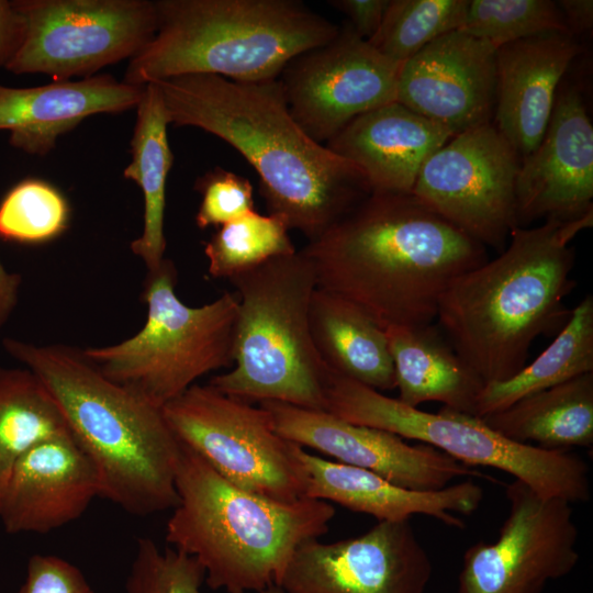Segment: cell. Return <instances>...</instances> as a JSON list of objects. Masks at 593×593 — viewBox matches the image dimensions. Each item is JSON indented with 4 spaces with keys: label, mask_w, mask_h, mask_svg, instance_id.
Masks as SVG:
<instances>
[{
    "label": "cell",
    "mask_w": 593,
    "mask_h": 593,
    "mask_svg": "<svg viewBox=\"0 0 593 593\" xmlns=\"http://www.w3.org/2000/svg\"><path fill=\"white\" fill-rule=\"evenodd\" d=\"M169 124L234 147L259 176L269 214L312 240L370 194L361 171L314 141L291 115L278 79L193 74L154 81Z\"/></svg>",
    "instance_id": "obj_1"
},
{
    "label": "cell",
    "mask_w": 593,
    "mask_h": 593,
    "mask_svg": "<svg viewBox=\"0 0 593 593\" xmlns=\"http://www.w3.org/2000/svg\"><path fill=\"white\" fill-rule=\"evenodd\" d=\"M301 251L318 288L383 328L432 324L448 286L488 260L485 246L412 193H370Z\"/></svg>",
    "instance_id": "obj_2"
},
{
    "label": "cell",
    "mask_w": 593,
    "mask_h": 593,
    "mask_svg": "<svg viewBox=\"0 0 593 593\" xmlns=\"http://www.w3.org/2000/svg\"><path fill=\"white\" fill-rule=\"evenodd\" d=\"M593 213L516 227L492 260L457 277L441 294L436 318L456 353L484 383L506 380L527 362L539 335L563 326V300L574 288L571 240Z\"/></svg>",
    "instance_id": "obj_3"
},
{
    "label": "cell",
    "mask_w": 593,
    "mask_h": 593,
    "mask_svg": "<svg viewBox=\"0 0 593 593\" xmlns=\"http://www.w3.org/2000/svg\"><path fill=\"white\" fill-rule=\"evenodd\" d=\"M3 349L45 385L98 470L101 496L148 516L178 503L181 444L158 407L104 377L82 349L5 337Z\"/></svg>",
    "instance_id": "obj_4"
},
{
    "label": "cell",
    "mask_w": 593,
    "mask_h": 593,
    "mask_svg": "<svg viewBox=\"0 0 593 593\" xmlns=\"http://www.w3.org/2000/svg\"><path fill=\"white\" fill-rule=\"evenodd\" d=\"M176 490L166 540L197 559L210 589L226 593L280 585L296 548L326 534L335 516L326 501L277 502L244 491L182 444Z\"/></svg>",
    "instance_id": "obj_5"
},
{
    "label": "cell",
    "mask_w": 593,
    "mask_h": 593,
    "mask_svg": "<svg viewBox=\"0 0 593 593\" xmlns=\"http://www.w3.org/2000/svg\"><path fill=\"white\" fill-rule=\"evenodd\" d=\"M157 31L130 59L124 82L145 86L206 74L234 81L278 79L298 55L339 26L298 0H156Z\"/></svg>",
    "instance_id": "obj_6"
},
{
    "label": "cell",
    "mask_w": 593,
    "mask_h": 593,
    "mask_svg": "<svg viewBox=\"0 0 593 593\" xmlns=\"http://www.w3.org/2000/svg\"><path fill=\"white\" fill-rule=\"evenodd\" d=\"M230 281L238 296L235 367L209 384L246 402L278 401L325 411L328 369L309 324L317 288L310 259L301 250L278 256Z\"/></svg>",
    "instance_id": "obj_7"
},
{
    "label": "cell",
    "mask_w": 593,
    "mask_h": 593,
    "mask_svg": "<svg viewBox=\"0 0 593 593\" xmlns=\"http://www.w3.org/2000/svg\"><path fill=\"white\" fill-rule=\"evenodd\" d=\"M176 281L174 262L165 258L145 279L144 326L118 344L82 349L104 377L158 407L202 376L234 363L237 294L225 291L192 307L178 299Z\"/></svg>",
    "instance_id": "obj_8"
},
{
    "label": "cell",
    "mask_w": 593,
    "mask_h": 593,
    "mask_svg": "<svg viewBox=\"0 0 593 593\" xmlns=\"http://www.w3.org/2000/svg\"><path fill=\"white\" fill-rule=\"evenodd\" d=\"M325 411L346 422L422 441L461 463L512 474L544 496L569 503L591 496L589 466L568 450H547L512 441L480 417L443 406L430 413L355 380L327 371Z\"/></svg>",
    "instance_id": "obj_9"
},
{
    "label": "cell",
    "mask_w": 593,
    "mask_h": 593,
    "mask_svg": "<svg viewBox=\"0 0 593 593\" xmlns=\"http://www.w3.org/2000/svg\"><path fill=\"white\" fill-rule=\"evenodd\" d=\"M163 413L179 443L237 488L277 502L305 497L299 445L275 430L260 405L195 383L166 403Z\"/></svg>",
    "instance_id": "obj_10"
},
{
    "label": "cell",
    "mask_w": 593,
    "mask_h": 593,
    "mask_svg": "<svg viewBox=\"0 0 593 593\" xmlns=\"http://www.w3.org/2000/svg\"><path fill=\"white\" fill-rule=\"evenodd\" d=\"M25 22L23 42L5 69L54 81L92 77L131 59L154 37L150 0H14Z\"/></svg>",
    "instance_id": "obj_11"
},
{
    "label": "cell",
    "mask_w": 593,
    "mask_h": 593,
    "mask_svg": "<svg viewBox=\"0 0 593 593\" xmlns=\"http://www.w3.org/2000/svg\"><path fill=\"white\" fill-rule=\"evenodd\" d=\"M521 157L493 123L450 137L423 165L412 194L483 246L503 248L518 225Z\"/></svg>",
    "instance_id": "obj_12"
},
{
    "label": "cell",
    "mask_w": 593,
    "mask_h": 593,
    "mask_svg": "<svg viewBox=\"0 0 593 593\" xmlns=\"http://www.w3.org/2000/svg\"><path fill=\"white\" fill-rule=\"evenodd\" d=\"M505 494L508 514L499 537L465 551L458 593H541L579 561L571 503L516 479Z\"/></svg>",
    "instance_id": "obj_13"
},
{
    "label": "cell",
    "mask_w": 593,
    "mask_h": 593,
    "mask_svg": "<svg viewBox=\"0 0 593 593\" xmlns=\"http://www.w3.org/2000/svg\"><path fill=\"white\" fill-rule=\"evenodd\" d=\"M401 64L347 23L329 42L289 61L279 80L293 119L326 144L355 118L396 101Z\"/></svg>",
    "instance_id": "obj_14"
},
{
    "label": "cell",
    "mask_w": 593,
    "mask_h": 593,
    "mask_svg": "<svg viewBox=\"0 0 593 593\" xmlns=\"http://www.w3.org/2000/svg\"><path fill=\"white\" fill-rule=\"evenodd\" d=\"M433 562L407 521H379L343 540L296 548L280 582L286 593H425Z\"/></svg>",
    "instance_id": "obj_15"
},
{
    "label": "cell",
    "mask_w": 593,
    "mask_h": 593,
    "mask_svg": "<svg viewBox=\"0 0 593 593\" xmlns=\"http://www.w3.org/2000/svg\"><path fill=\"white\" fill-rule=\"evenodd\" d=\"M259 405L275 430L301 447H311L338 462L372 471L415 491H436L459 478H482L466 466L425 444L410 445L395 434L340 419L326 411L303 409L278 401Z\"/></svg>",
    "instance_id": "obj_16"
},
{
    "label": "cell",
    "mask_w": 593,
    "mask_h": 593,
    "mask_svg": "<svg viewBox=\"0 0 593 593\" xmlns=\"http://www.w3.org/2000/svg\"><path fill=\"white\" fill-rule=\"evenodd\" d=\"M495 52L460 30L441 35L401 64L396 102L452 136L492 123Z\"/></svg>",
    "instance_id": "obj_17"
},
{
    "label": "cell",
    "mask_w": 593,
    "mask_h": 593,
    "mask_svg": "<svg viewBox=\"0 0 593 593\" xmlns=\"http://www.w3.org/2000/svg\"><path fill=\"white\" fill-rule=\"evenodd\" d=\"M515 195L521 227L593 213V126L577 87H559L544 137L521 159Z\"/></svg>",
    "instance_id": "obj_18"
},
{
    "label": "cell",
    "mask_w": 593,
    "mask_h": 593,
    "mask_svg": "<svg viewBox=\"0 0 593 593\" xmlns=\"http://www.w3.org/2000/svg\"><path fill=\"white\" fill-rule=\"evenodd\" d=\"M101 481L72 435L42 440L14 465L0 495V521L9 534H46L78 519Z\"/></svg>",
    "instance_id": "obj_19"
},
{
    "label": "cell",
    "mask_w": 593,
    "mask_h": 593,
    "mask_svg": "<svg viewBox=\"0 0 593 593\" xmlns=\"http://www.w3.org/2000/svg\"><path fill=\"white\" fill-rule=\"evenodd\" d=\"M580 52L568 33L527 37L496 48L492 123L521 159L544 137L561 79Z\"/></svg>",
    "instance_id": "obj_20"
},
{
    "label": "cell",
    "mask_w": 593,
    "mask_h": 593,
    "mask_svg": "<svg viewBox=\"0 0 593 593\" xmlns=\"http://www.w3.org/2000/svg\"><path fill=\"white\" fill-rule=\"evenodd\" d=\"M452 134L392 102L351 120L325 145L356 166L370 193H412L425 161Z\"/></svg>",
    "instance_id": "obj_21"
},
{
    "label": "cell",
    "mask_w": 593,
    "mask_h": 593,
    "mask_svg": "<svg viewBox=\"0 0 593 593\" xmlns=\"http://www.w3.org/2000/svg\"><path fill=\"white\" fill-rule=\"evenodd\" d=\"M145 86L96 75L76 81H54L32 88L0 83V130L10 132L12 147L46 155L63 134L85 119L136 108Z\"/></svg>",
    "instance_id": "obj_22"
},
{
    "label": "cell",
    "mask_w": 593,
    "mask_h": 593,
    "mask_svg": "<svg viewBox=\"0 0 593 593\" xmlns=\"http://www.w3.org/2000/svg\"><path fill=\"white\" fill-rule=\"evenodd\" d=\"M296 456L307 474L305 497L331 501L369 514L378 522L407 521L422 514L449 527L465 528V522L455 514H472L483 500V489L471 480L436 491H415L372 471L314 456L301 446L296 448Z\"/></svg>",
    "instance_id": "obj_23"
},
{
    "label": "cell",
    "mask_w": 593,
    "mask_h": 593,
    "mask_svg": "<svg viewBox=\"0 0 593 593\" xmlns=\"http://www.w3.org/2000/svg\"><path fill=\"white\" fill-rule=\"evenodd\" d=\"M385 334L401 402L413 407L439 402L474 415L485 383L436 327L392 325Z\"/></svg>",
    "instance_id": "obj_24"
},
{
    "label": "cell",
    "mask_w": 593,
    "mask_h": 593,
    "mask_svg": "<svg viewBox=\"0 0 593 593\" xmlns=\"http://www.w3.org/2000/svg\"><path fill=\"white\" fill-rule=\"evenodd\" d=\"M309 324L327 369L380 392L395 389L385 328L363 309L317 287L310 302Z\"/></svg>",
    "instance_id": "obj_25"
},
{
    "label": "cell",
    "mask_w": 593,
    "mask_h": 593,
    "mask_svg": "<svg viewBox=\"0 0 593 593\" xmlns=\"http://www.w3.org/2000/svg\"><path fill=\"white\" fill-rule=\"evenodd\" d=\"M503 437L547 450L593 444V372L525 396L480 417Z\"/></svg>",
    "instance_id": "obj_26"
},
{
    "label": "cell",
    "mask_w": 593,
    "mask_h": 593,
    "mask_svg": "<svg viewBox=\"0 0 593 593\" xmlns=\"http://www.w3.org/2000/svg\"><path fill=\"white\" fill-rule=\"evenodd\" d=\"M169 121L155 83L145 85L136 105V122L131 141L132 160L124 177L139 186L144 198L142 234L131 243V250L155 270L165 259L164 232L166 181L174 163L167 127Z\"/></svg>",
    "instance_id": "obj_27"
},
{
    "label": "cell",
    "mask_w": 593,
    "mask_h": 593,
    "mask_svg": "<svg viewBox=\"0 0 593 593\" xmlns=\"http://www.w3.org/2000/svg\"><path fill=\"white\" fill-rule=\"evenodd\" d=\"M593 372V296L570 312L551 344L513 377L485 383L474 416L499 412L516 401L583 373Z\"/></svg>",
    "instance_id": "obj_28"
},
{
    "label": "cell",
    "mask_w": 593,
    "mask_h": 593,
    "mask_svg": "<svg viewBox=\"0 0 593 593\" xmlns=\"http://www.w3.org/2000/svg\"><path fill=\"white\" fill-rule=\"evenodd\" d=\"M69 433L57 403L30 369L0 367V495L29 449Z\"/></svg>",
    "instance_id": "obj_29"
},
{
    "label": "cell",
    "mask_w": 593,
    "mask_h": 593,
    "mask_svg": "<svg viewBox=\"0 0 593 593\" xmlns=\"http://www.w3.org/2000/svg\"><path fill=\"white\" fill-rule=\"evenodd\" d=\"M286 222L256 211L228 222L204 243L208 271L216 279H231L267 260L295 253Z\"/></svg>",
    "instance_id": "obj_30"
},
{
    "label": "cell",
    "mask_w": 593,
    "mask_h": 593,
    "mask_svg": "<svg viewBox=\"0 0 593 593\" xmlns=\"http://www.w3.org/2000/svg\"><path fill=\"white\" fill-rule=\"evenodd\" d=\"M470 0H390L368 43L383 56L403 63L426 45L463 25Z\"/></svg>",
    "instance_id": "obj_31"
},
{
    "label": "cell",
    "mask_w": 593,
    "mask_h": 593,
    "mask_svg": "<svg viewBox=\"0 0 593 593\" xmlns=\"http://www.w3.org/2000/svg\"><path fill=\"white\" fill-rule=\"evenodd\" d=\"M460 31L495 48L542 34H570L551 0H470Z\"/></svg>",
    "instance_id": "obj_32"
},
{
    "label": "cell",
    "mask_w": 593,
    "mask_h": 593,
    "mask_svg": "<svg viewBox=\"0 0 593 593\" xmlns=\"http://www.w3.org/2000/svg\"><path fill=\"white\" fill-rule=\"evenodd\" d=\"M68 220L66 199L44 180H22L0 202V237L5 240L45 243L59 236Z\"/></svg>",
    "instance_id": "obj_33"
},
{
    "label": "cell",
    "mask_w": 593,
    "mask_h": 593,
    "mask_svg": "<svg viewBox=\"0 0 593 593\" xmlns=\"http://www.w3.org/2000/svg\"><path fill=\"white\" fill-rule=\"evenodd\" d=\"M205 573L195 558L153 539H137L125 582L126 593H203Z\"/></svg>",
    "instance_id": "obj_34"
},
{
    "label": "cell",
    "mask_w": 593,
    "mask_h": 593,
    "mask_svg": "<svg viewBox=\"0 0 593 593\" xmlns=\"http://www.w3.org/2000/svg\"><path fill=\"white\" fill-rule=\"evenodd\" d=\"M194 189L202 195L195 223L199 228L222 226L255 211L250 181L221 167L197 179Z\"/></svg>",
    "instance_id": "obj_35"
},
{
    "label": "cell",
    "mask_w": 593,
    "mask_h": 593,
    "mask_svg": "<svg viewBox=\"0 0 593 593\" xmlns=\"http://www.w3.org/2000/svg\"><path fill=\"white\" fill-rule=\"evenodd\" d=\"M19 593H94L78 567L55 555H33Z\"/></svg>",
    "instance_id": "obj_36"
},
{
    "label": "cell",
    "mask_w": 593,
    "mask_h": 593,
    "mask_svg": "<svg viewBox=\"0 0 593 593\" xmlns=\"http://www.w3.org/2000/svg\"><path fill=\"white\" fill-rule=\"evenodd\" d=\"M390 0H333L329 4L344 13L348 25L368 41L378 31Z\"/></svg>",
    "instance_id": "obj_37"
},
{
    "label": "cell",
    "mask_w": 593,
    "mask_h": 593,
    "mask_svg": "<svg viewBox=\"0 0 593 593\" xmlns=\"http://www.w3.org/2000/svg\"><path fill=\"white\" fill-rule=\"evenodd\" d=\"M25 22L14 0H0V67H7L20 48Z\"/></svg>",
    "instance_id": "obj_38"
},
{
    "label": "cell",
    "mask_w": 593,
    "mask_h": 593,
    "mask_svg": "<svg viewBox=\"0 0 593 593\" xmlns=\"http://www.w3.org/2000/svg\"><path fill=\"white\" fill-rule=\"evenodd\" d=\"M557 4L567 30L572 36L591 31L593 26L592 0H560Z\"/></svg>",
    "instance_id": "obj_39"
},
{
    "label": "cell",
    "mask_w": 593,
    "mask_h": 593,
    "mask_svg": "<svg viewBox=\"0 0 593 593\" xmlns=\"http://www.w3.org/2000/svg\"><path fill=\"white\" fill-rule=\"evenodd\" d=\"M21 276L5 269L0 259V328L13 313L19 298Z\"/></svg>",
    "instance_id": "obj_40"
},
{
    "label": "cell",
    "mask_w": 593,
    "mask_h": 593,
    "mask_svg": "<svg viewBox=\"0 0 593 593\" xmlns=\"http://www.w3.org/2000/svg\"><path fill=\"white\" fill-rule=\"evenodd\" d=\"M259 593H286V591L278 584H271Z\"/></svg>",
    "instance_id": "obj_41"
}]
</instances>
